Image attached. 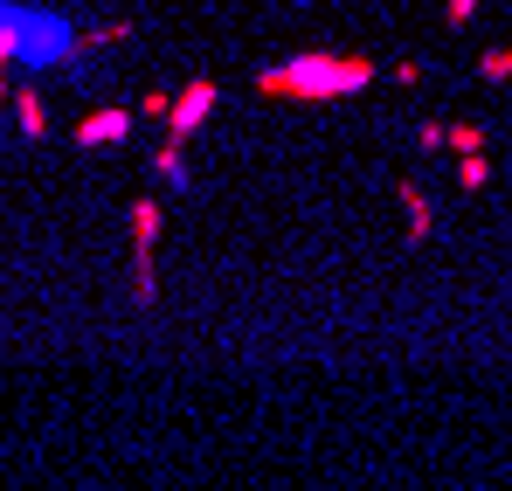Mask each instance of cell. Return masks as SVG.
<instances>
[{
  "mask_svg": "<svg viewBox=\"0 0 512 491\" xmlns=\"http://www.w3.org/2000/svg\"><path fill=\"white\" fill-rule=\"evenodd\" d=\"M381 77L367 49H305V56H284L270 70H256V97L270 104H340L353 90Z\"/></svg>",
  "mask_w": 512,
  "mask_h": 491,
  "instance_id": "cell-1",
  "label": "cell"
},
{
  "mask_svg": "<svg viewBox=\"0 0 512 491\" xmlns=\"http://www.w3.org/2000/svg\"><path fill=\"white\" fill-rule=\"evenodd\" d=\"M0 56L7 63H28V70H84L77 28L63 14L21 7V0H0Z\"/></svg>",
  "mask_w": 512,
  "mask_h": 491,
  "instance_id": "cell-2",
  "label": "cell"
},
{
  "mask_svg": "<svg viewBox=\"0 0 512 491\" xmlns=\"http://www.w3.org/2000/svg\"><path fill=\"white\" fill-rule=\"evenodd\" d=\"M215 104H222V90H215V77H187L180 90H173V111H167V139H194L208 118H215Z\"/></svg>",
  "mask_w": 512,
  "mask_h": 491,
  "instance_id": "cell-3",
  "label": "cell"
},
{
  "mask_svg": "<svg viewBox=\"0 0 512 491\" xmlns=\"http://www.w3.org/2000/svg\"><path fill=\"white\" fill-rule=\"evenodd\" d=\"M132 104H97V111H84L77 118V132H70V146H84V153H111V146H125L132 139Z\"/></svg>",
  "mask_w": 512,
  "mask_h": 491,
  "instance_id": "cell-4",
  "label": "cell"
},
{
  "mask_svg": "<svg viewBox=\"0 0 512 491\" xmlns=\"http://www.w3.org/2000/svg\"><path fill=\"white\" fill-rule=\"evenodd\" d=\"M395 201H402V243L423 249L436 236V201L423 194V180H395Z\"/></svg>",
  "mask_w": 512,
  "mask_h": 491,
  "instance_id": "cell-5",
  "label": "cell"
},
{
  "mask_svg": "<svg viewBox=\"0 0 512 491\" xmlns=\"http://www.w3.org/2000/svg\"><path fill=\"white\" fill-rule=\"evenodd\" d=\"M160 229H167V208H160L153 194H139V201L125 208V236H132V249H160Z\"/></svg>",
  "mask_w": 512,
  "mask_h": 491,
  "instance_id": "cell-6",
  "label": "cell"
},
{
  "mask_svg": "<svg viewBox=\"0 0 512 491\" xmlns=\"http://www.w3.org/2000/svg\"><path fill=\"white\" fill-rule=\"evenodd\" d=\"M7 118H14V125H21V132H28V139H49V97H42V90H35V83H28V90H14V97H7Z\"/></svg>",
  "mask_w": 512,
  "mask_h": 491,
  "instance_id": "cell-7",
  "label": "cell"
},
{
  "mask_svg": "<svg viewBox=\"0 0 512 491\" xmlns=\"http://www.w3.org/2000/svg\"><path fill=\"white\" fill-rule=\"evenodd\" d=\"M153 180H160V187H173V194H187V187H194V173H187V146H180V139L153 146Z\"/></svg>",
  "mask_w": 512,
  "mask_h": 491,
  "instance_id": "cell-8",
  "label": "cell"
},
{
  "mask_svg": "<svg viewBox=\"0 0 512 491\" xmlns=\"http://www.w3.org/2000/svg\"><path fill=\"white\" fill-rule=\"evenodd\" d=\"M132 305H139V312L160 305V256H153V249H132Z\"/></svg>",
  "mask_w": 512,
  "mask_h": 491,
  "instance_id": "cell-9",
  "label": "cell"
},
{
  "mask_svg": "<svg viewBox=\"0 0 512 491\" xmlns=\"http://www.w3.org/2000/svg\"><path fill=\"white\" fill-rule=\"evenodd\" d=\"M457 187L464 194H485L492 187V153H457Z\"/></svg>",
  "mask_w": 512,
  "mask_h": 491,
  "instance_id": "cell-10",
  "label": "cell"
},
{
  "mask_svg": "<svg viewBox=\"0 0 512 491\" xmlns=\"http://www.w3.org/2000/svg\"><path fill=\"white\" fill-rule=\"evenodd\" d=\"M125 35H132V21H97L90 35H77V42H84V63H90V56H104V49H118Z\"/></svg>",
  "mask_w": 512,
  "mask_h": 491,
  "instance_id": "cell-11",
  "label": "cell"
},
{
  "mask_svg": "<svg viewBox=\"0 0 512 491\" xmlns=\"http://www.w3.org/2000/svg\"><path fill=\"white\" fill-rule=\"evenodd\" d=\"M492 139H485V125H471V118H457L450 125V139H443V153H485Z\"/></svg>",
  "mask_w": 512,
  "mask_h": 491,
  "instance_id": "cell-12",
  "label": "cell"
},
{
  "mask_svg": "<svg viewBox=\"0 0 512 491\" xmlns=\"http://www.w3.org/2000/svg\"><path fill=\"white\" fill-rule=\"evenodd\" d=\"M478 77H485V83H506V77H512V42H506V49H485V56H478Z\"/></svg>",
  "mask_w": 512,
  "mask_h": 491,
  "instance_id": "cell-13",
  "label": "cell"
},
{
  "mask_svg": "<svg viewBox=\"0 0 512 491\" xmlns=\"http://www.w3.org/2000/svg\"><path fill=\"white\" fill-rule=\"evenodd\" d=\"M443 139H450L443 118H423V125H416V146H423V153H443Z\"/></svg>",
  "mask_w": 512,
  "mask_h": 491,
  "instance_id": "cell-14",
  "label": "cell"
},
{
  "mask_svg": "<svg viewBox=\"0 0 512 491\" xmlns=\"http://www.w3.org/2000/svg\"><path fill=\"white\" fill-rule=\"evenodd\" d=\"M139 111H146V118H160V125H167V111H173V90H146V97H139Z\"/></svg>",
  "mask_w": 512,
  "mask_h": 491,
  "instance_id": "cell-15",
  "label": "cell"
},
{
  "mask_svg": "<svg viewBox=\"0 0 512 491\" xmlns=\"http://www.w3.org/2000/svg\"><path fill=\"white\" fill-rule=\"evenodd\" d=\"M471 14H478V0H443V21L450 28H471Z\"/></svg>",
  "mask_w": 512,
  "mask_h": 491,
  "instance_id": "cell-16",
  "label": "cell"
},
{
  "mask_svg": "<svg viewBox=\"0 0 512 491\" xmlns=\"http://www.w3.org/2000/svg\"><path fill=\"white\" fill-rule=\"evenodd\" d=\"M388 77L402 83V90H416V83H423V63H416V56H402V63H395V70H388Z\"/></svg>",
  "mask_w": 512,
  "mask_h": 491,
  "instance_id": "cell-17",
  "label": "cell"
},
{
  "mask_svg": "<svg viewBox=\"0 0 512 491\" xmlns=\"http://www.w3.org/2000/svg\"><path fill=\"white\" fill-rule=\"evenodd\" d=\"M7 70H14V63L0 56V118H7V97H14V83H7Z\"/></svg>",
  "mask_w": 512,
  "mask_h": 491,
  "instance_id": "cell-18",
  "label": "cell"
}]
</instances>
